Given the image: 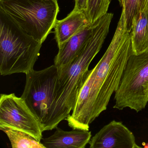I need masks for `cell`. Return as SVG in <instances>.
<instances>
[{
	"mask_svg": "<svg viewBox=\"0 0 148 148\" xmlns=\"http://www.w3.org/2000/svg\"><path fill=\"white\" fill-rule=\"evenodd\" d=\"M92 25L86 27L75 34L59 48L54 64L59 68L71 63L82 51L92 32Z\"/></svg>",
	"mask_w": 148,
	"mask_h": 148,
	"instance_id": "cell-11",
	"label": "cell"
},
{
	"mask_svg": "<svg viewBox=\"0 0 148 148\" xmlns=\"http://www.w3.org/2000/svg\"><path fill=\"white\" fill-rule=\"evenodd\" d=\"M111 1L88 0V8L86 14L91 25L107 13Z\"/></svg>",
	"mask_w": 148,
	"mask_h": 148,
	"instance_id": "cell-14",
	"label": "cell"
},
{
	"mask_svg": "<svg viewBox=\"0 0 148 148\" xmlns=\"http://www.w3.org/2000/svg\"><path fill=\"white\" fill-rule=\"evenodd\" d=\"M132 53L138 54L148 49V12H138L132 20L130 33Z\"/></svg>",
	"mask_w": 148,
	"mask_h": 148,
	"instance_id": "cell-12",
	"label": "cell"
},
{
	"mask_svg": "<svg viewBox=\"0 0 148 148\" xmlns=\"http://www.w3.org/2000/svg\"><path fill=\"white\" fill-rule=\"evenodd\" d=\"M91 137V132L87 130L66 131L57 127L52 135L42 138V143L45 148H84Z\"/></svg>",
	"mask_w": 148,
	"mask_h": 148,
	"instance_id": "cell-9",
	"label": "cell"
},
{
	"mask_svg": "<svg viewBox=\"0 0 148 148\" xmlns=\"http://www.w3.org/2000/svg\"><path fill=\"white\" fill-rule=\"evenodd\" d=\"M7 127L25 132L41 142V123L25 100L14 93L1 94L0 98V127Z\"/></svg>",
	"mask_w": 148,
	"mask_h": 148,
	"instance_id": "cell-7",
	"label": "cell"
},
{
	"mask_svg": "<svg viewBox=\"0 0 148 148\" xmlns=\"http://www.w3.org/2000/svg\"><path fill=\"white\" fill-rule=\"evenodd\" d=\"M132 53L130 35L122 11L110 45L99 62L90 70L71 114L66 119L70 127L89 130L90 125L107 109Z\"/></svg>",
	"mask_w": 148,
	"mask_h": 148,
	"instance_id": "cell-1",
	"label": "cell"
},
{
	"mask_svg": "<svg viewBox=\"0 0 148 148\" xmlns=\"http://www.w3.org/2000/svg\"><path fill=\"white\" fill-rule=\"evenodd\" d=\"M90 148H140L135 136L123 123L112 120L91 138Z\"/></svg>",
	"mask_w": 148,
	"mask_h": 148,
	"instance_id": "cell-8",
	"label": "cell"
},
{
	"mask_svg": "<svg viewBox=\"0 0 148 148\" xmlns=\"http://www.w3.org/2000/svg\"><path fill=\"white\" fill-rule=\"evenodd\" d=\"M113 17L112 13H107L92 25L91 36L79 54L71 63L58 68L53 99L44 132L56 129L72 111L90 72L89 66L103 46Z\"/></svg>",
	"mask_w": 148,
	"mask_h": 148,
	"instance_id": "cell-2",
	"label": "cell"
},
{
	"mask_svg": "<svg viewBox=\"0 0 148 148\" xmlns=\"http://www.w3.org/2000/svg\"><path fill=\"white\" fill-rule=\"evenodd\" d=\"M26 75L25 89L21 97L27 104L42 125L47 124L58 77V69L53 65Z\"/></svg>",
	"mask_w": 148,
	"mask_h": 148,
	"instance_id": "cell-6",
	"label": "cell"
},
{
	"mask_svg": "<svg viewBox=\"0 0 148 148\" xmlns=\"http://www.w3.org/2000/svg\"><path fill=\"white\" fill-rule=\"evenodd\" d=\"M59 11L57 0H0V12L41 44L54 28Z\"/></svg>",
	"mask_w": 148,
	"mask_h": 148,
	"instance_id": "cell-4",
	"label": "cell"
},
{
	"mask_svg": "<svg viewBox=\"0 0 148 148\" xmlns=\"http://www.w3.org/2000/svg\"><path fill=\"white\" fill-rule=\"evenodd\" d=\"M90 25L85 12H76L73 10L65 18L57 20L53 29L58 48L73 36Z\"/></svg>",
	"mask_w": 148,
	"mask_h": 148,
	"instance_id": "cell-10",
	"label": "cell"
},
{
	"mask_svg": "<svg viewBox=\"0 0 148 148\" xmlns=\"http://www.w3.org/2000/svg\"><path fill=\"white\" fill-rule=\"evenodd\" d=\"M139 0H123L122 10L125 15L126 29L130 33L132 26V20L138 12Z\"/></svg>",
	"mask_w": 148,
	"mask_h": 148,
	"instance_id": "cell-15",
	"label": "cell"
},
{
	"mask_svg": "<svg viewBox=\"0 0 148 148\" xmlns=\"http://www.w3.org/2000/svg\"><path fill=\"white\" fill-rule=\"evenodd\" d=\"M113 108H125L138 112L148 102V49L138 54L132 53L115 92Z\"/></svg>",
	"mask_w": 148,
	"mask_h": 148,
	"instance_id": "cell-5",
	"label": "cell"
},
{
	"mask_svg": "<svg viewBox=\"0 0 148 148\" xmlns=\"http://www.w3.org/2000/svg\"><path fill=\"white\" fill-rule=\"evenodd\" d=\"M8 137L13 148H45L41 142L29 134L7 127H0Z\"/></svg>",
	"mask_w": 148,
	"mask_h": 148,
	"instance_id": "cell-13",
	"label": "cell"
},
{
	"mask_svg": "<svg viewBox=\"0 0 148 148\" xmlns=\"http://www.w3.org/2000/svg\"><path fill=\"white\" fill-rule=\"evenodd\" d=\"M88 0H75L74 11L86 12L88 8Z\"/></svg>",
	"mask_w": 148,
	"mask_h": 148,
	"instance_id": "cell-16",
	"label": "cell"
},
{
	"mask_svg": "<svg viewBox=\"0 0 148 148\" xmlns=\"http://www.w3.org/2000/svg\"><path fill=\"white\" fill-rule=\"evenodd\" d=\"M148 12V0H139L138 12Z\"/></svg>",
	"mask_w": 148,
	"mask_h": 148,
	"instance_id": "cell-17",
	"label": "cell"
},
{
	"mask_svg": "<svg viewBox=\"0 0 148 148\" xmlns=\"http://www.w3.org/2000/svg\"><path fill=\"white\" fill-rule=\"evenodd\" d=\"M42 45L0 12L1 75L27 74L33 71Z\"/></svg>",
	"mask_w": 148,
	"mask_h": 148,
	"instance_id": "cell-3",
	"label": "cell"
},
{
	"mask_svg": "<svg viewBox=\"0 0 148 148\" xmlns=\"http://www.w3.org/2000/svg\"><path fill=\"white\" fill-rule=\"evenodd\" d=\"M119 2V4H120V5L122 6V2H123V0H117Z\"/></svg>",
	"mask_w": 148,
	"mask_h": 148,
	"instance_id": "cell-18",
	"label": "cell"
}]
</instances>
